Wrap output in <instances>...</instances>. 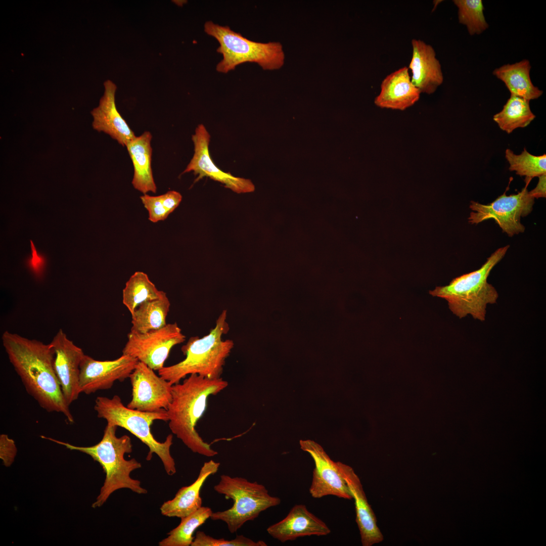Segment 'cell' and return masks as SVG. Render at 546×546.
Returning <instances> with one entry per match:
<instances>
[{
  "mask_svg": "<svg viewBox=\"0 0 546 546\" xmlns=\"http://www.w3.org/2000/svg\"><path fill=\"white\" fill-rule=\"evenodd\" d=\"M10 362L27 392L48 412L62 414L68 422H74L56 375L54 352L51 343L44 344L17 334L5 331L2 337Z\"/></svg>",
  "mask_w": 546,
  "mask_h": 546,
  "instance_id": "1",
  "label": "cell"
},
{
  "mask_svg": "<svg viewBox=\"0 0 546 546\" xmlns=\"http://www.w3.org/2000/svg\"><path fill=\"white\" fill-rule=\"evenodd\" d=\"M529 193L534 199L546 197V173L538 176V181L536 187L529 191Z\"/></svg>",
  "mask_w": 546,
  "mask_h": 546,
  "instance_id": "34",
  "label": "cell"
},
{
  "mask_svg": "<svg viewBox=\"0 0 546 546\" xmlns=\"http://www.w3.org/2000/svg\"><path fill=\"white\" fill-rule=\"evenodd\" d=\"M213 489L225 498L232 499L233 505L226 510L213 512L210 518L224 522L231 533L246 522L254 520L262 512L281 503L280 498L269 494L263 485L243 477L222 474Z\"/></svg>",
  "mask_w": 546,
  "mask_h": 546,
  "instance_id": "8",
  "label": "cell"
},
{
  "mask_svg": "<svg viewBox=\"0 0 546 546\" xmlns=\"http://www.w3.org/2000/svg\"><path fill=\"white\" fill-rule=\"evenodd\" d=\"M17 448L14 441L6 434L0 436V456L6 466H9L14 461Z\"/></svg>",
  "mask_w": 546,
  "mask_h": 546,
  "instance_id": "32",
  "label": "cell"
},
{
  "mask_svg": "<svg viewBox=\"0 0 546 546\" xmlns=\"http://www.w3.org/2000/svg\"><path fill=\"white\" fill-rule=\"evenodd\" d=\"M226 317L227 311L224 310L208 334L202 338L191 337L181 347L186 356L184 360L164 367L158 371V375L172 384L194 374L209 379L221 378L225 359L234 346L233 340L222 339L230 329Z\"/></svg>",
  "mask_w": 546,
  "mask_h": 546,
  "instance_id": "4",
  "label": "cell"
},
{
  "mask_svg": "<svg viewBox=\"0 0 546 546\" xmlns=\"http://www.w3.org/2000/svg\"><path fill=\"white\" fill-rule=\"evenodd\" d=\"M458 9V20L465 25L471 35L480 34L488 28L481 0H454Z\"/></svg>",
  "mask_w": 546,
  "mask_h": 546,
  "instance_id": "28",
  "label": "cell"
},
{
  "mask_svg": "<svg viewBox=\"0 0 546 546\" xmlns=\"http://www.w3.org/2000/svg\"><path fill=\"white\" fill-rule=\"evenodd\" d=\"M140 199L149 214V220L152 222L164 220L179 205L181 195L175 191H169L156 196L144 194Z\"/></svg>",
  "mask_w": 546,
  "mask_h": 546,
  "instance_id": "30",
  "label": "cell"
},
{
  "mask_svg": "<svg viewBox=\"0 0 546 546\" xmlns=\"http://www.w3.org/2000/svg\"><path fill=\"white\" fill-rule=\"evenodd\" d=\"M118 427L107 424L102 439L96 444L90 446H78L61 441L52 438L41 436L57 444L63 445L71 450H77L90 456L102 467L106 474L103 485L96 500L92 505L93 508L100 507L110 495L117 490L126 488L138 494H146L147 490L141 485V482L130 477V473L142 467L141 463L134 458L127 460L124 456L132 451L131 439L127 435L116 436Z\"/></svg>",
  "mask_w": 546,
  "mask_h": 546,
  "instance_id": "3",
  "label": "cell"
},
{
  "mask_svg": "<svg viewBox=\"0 0 546 546\" xmlns=\"http://www.w3.org/2000/svg\"><path fill=\"white\" fill-rule=\"evenodd\" d=\"M170 303L166 293L139 305L131 315L130 331L144 333L159 329L166 324Z\"/></svg>",
  "mask_w": 546,
  "mask_h": 546,
  "instance_id": "24",
  "label": "cell"
},
{
  "mask_svg": "<svg viewBox=\"0 0 546 546\" xmlns=\"http://www.w3.org/2000/svg\"><path fill=\"white\" fill-rule=\"evenodd\" d=\"M375 104L381 108L404 110L414 105L421 94L412 83L405 66L388 75L382 81Z\"/></svg>",
  "mask_w": 546,
  "mask_h": 546,
  "instance_id": "20",
  "label": "cell"
},
{
  "mask_svg": "<svg viewBox=\"0 0 546 546\" xmlns=\"http://www.w3.org/2000/svg\"><path fill=\"white\" fill-rule=\"evenodd\" d=\"M50 343L54 352V370L64 398L70 405L80 394V364L85 354L61 329Z\"/></svg>",
  "mask_w": 546,
  "mask_h": 546,
  "instance_id": "15",
  "label": "cell"
},
{
  "mask_svg": "<svg viewBox=\"0 0 546 546\" xmlns=\"http://www.w3.org/2000/svg\"><path fill=\"white\" fill-rule=\"evenodd\" d=\"M219 466V463L212 460L205 462L193 483L180 488L172 499L161 505L160 508L161 514L169 517L181 518L202 507L201 489L207 479L218 471Z\"/></svg>",
  "mask_w": 546,
  "mask_h": 546,
  "instance_id": "21",
  "label": "cell"
},
{
  "mask_svg": "<svg viewBox=\"0 0 546 546\" xmlns=\"http://www.w3.org/2000/svg\"><path fill=\"white\" fill-rule=\"evenodd\" d=\"M204 31L219 42L217 52L222 56L216 71L226 73L241 64L255 63L264 70L280 68L284 63V53L279 42H258L250 40L228 26L212 21L204 24Z\"/></svg>",
  "mask_w": 546,
  "mask_h": 546,
  "instance_id": "7",
  "label": "cell"
},
{
  "mask_svg": "<svg viewBox=\"0 0 546 546\" xmlns=\"http://www.w3.org/2000/svg\"><path fill=\"white\" fill-rule=\"evenodd\" d=\"M531 179L526 177L525 187L517 194L507 196L505 192L488 204L471 201L469 207L472 211L468 219L469 222L478 224L493 219L510 237L523 233L525 226L521 223V217L531 212L534 203V199L527 189Z\"/></svg>",
  "mask_w": 546,
  "mask_h": 546,
  "instance_id": "9",
  "label": "cell"
},
{
  "mask_svg": "<svg viewBox=\"0 0 546 546\" xmlns=\"http://www.w3.org/2000/svg\"><path fill=\"white\" fill-rule=\"evenodd\" d=\"M263 540L255 541L243 535H237L231 540L215 538L202 531H198L191 546H266Z\"/></svg>",
  "mask_w": 546,
  "mask_h": 546,
  "instance_id": "31",
  "label": "cell"
},
{
  "mask_svg": "<svg viewBox=\"0 0 546 546\" xmlns=\"http://www.w3.org/2000/svg\"><path fill=\"white\" fill-rule=\"evenodd\" d=\"M529 101L511 95L501 111L493 116V119L499 128L508 133L519 127H525L535 118Z\"/></svg>",
  "mask_w": 546,
  "mask_h": 546,
  "instance_id": "25",
  "label": "cell"
},
{
  "mask_svg": "<svg viewBox=\"0 0 546 546\" xmlns=\"http://www.w3.org/2000/svg\"><path fill=\"white\" fill-rule=\"evenodd\" d=\"M509 248L507 245L498 248L479 269L457 277L448 285L437 287L429 293L446 300L450 310L459 318L471 314L474 319L484 321L487 305L495 303L498 296L487 278Z\"/></svg>",
  "mask_w": 546,
  "mask_h": 546,
  "instance_id": "5",
  "label": "cell"
},
{
  "mask_svg": "<svg viewBox=\"0 0 546 546\" xmlns=\"http://www.w3.org/2000/svg\"><path fill=\"white\" fill-rule=\"evenodd\" d=\"M505 157L510 164L509 170L514 171L520 176L531 178L546 173V155L535 156L530 154L525 148L520 155H516L510 149L505 152Z\"/></svg>",
  "mask_w": 546,
  "mask_h": 546,
  "instance_id": "29",
  "label": "cell"
},
{
  "mask_svg": "<svg viewBox=\"0 0 546 546\" xmlns=\"http://www.w3.org/2000/svg\"><path fill=\"white\" fill-rule=\"evenodd\" d=\"M412 56L408 69L412 83L421 93L431 94L443 81L441 64L433 47L420 39L412 40Z\"/></svg>",
  "mask_w": 546,
  "mask_h": 546,
  "instance_id": "19",
  "label": "cell"
},
{
  "mask_svg": "<svg viewBox=\"0 0 546 546\" xmlns=\"http://www.w3.org/2000/svg\"><path fill=\"white\" fill-rule=\"evenodd\" d=\"M30 244L32 251V256L28 259V263L36 273H39L41 271L44 264L45 258L43 256L40 255L37 253L35 245L31 240H30Z\"/></svg>",
  "mask_w": 546,
  "mask_h": 546,
  "instance_id": "33",
  "label": "cell"
},
{
  "mask_svg": "<svg viewBox=\"0 0 546 546\" xmlns=\"http://www.w3.org/2000/svg\"><path fill=\"white\" fill-rule=\"evenodd\" d=\"M185 339L176 323L144 333L130 331L122 354L136 358L154 371H159L164 367L172 347Z\"/></svg>",
  "mask_w": 546,
  "mask_h": 546,
  "instance_id": "10",
  "label": "cell"
},
{
  "mask_svg": "<svg viewBox=\"0 0 546 546\" xmlns=\"http://www.w3.org/2000/svg\"><path fill=\"white\" fill-rule=\"evenodd\" d=\"M165 293L156 288L146 273L137 271L125 284L122 291V302L131 315L139 305L158 298Z\"/></svg>",
  "mask_w": 546,
  "mask_h": 546,
  "instance_id": "26",
  "label": "cell"
},
{
  "mask_svg": "<svg viewBox=\"0 0 546 546\" xmlns=\"http://www.w3.org/2000/svg\"><path fill=\"white\" fill-rule=\"evenodd\" d=\"M336 464L354 500L356 522L362 545L372 546L381 542L383 535L377 525L375 513L368 502L359 478L350 466L340 462H337Z\"/></svg>",
  "mask_w": 546,
  "mask_h": 546,
  "instance_id": "16",
  "label": "cell"
},
{
  "mask_svg": "<svg viewBox=\"0 0 546 546\" xmlns=\"http://www.w3.org/2000/svg\"><path fill=\"white\" fill-rule=\"evenodd\" d=\"M94 410L99 418L105 419L108 425L122 427L139 439L149 448L146 460L149 461L153 453L161 460L166 473L172 476L176 472L175 463L170 453L173 436L169 434L164 442L157 441L151 431L150 427L155 420L168 422L167 411L149 412L129 408L124 405L121 398L114 395L110 398L98 396L95 400Z\"/></svg>",
  "mask_w": 546,
  "mask_h": 546,
  "instance_id": "6",
  "label": "cell"
},
{
  "mask_svg": "<svg viewBox=\"0 0 546 546\" xmlns=\"http://www.w3.org/2000/svg\"><path fill=\"white\" fill-rule=\"evenodd\" d=\"M139 360L123 354L111 360H98L84 354L80 364L79 390L90 394L112 388L116 381L129 378Z\"/></svg>",
  "mask_w": 546,
  "mask_h": 546,
  "instance_id": "12",
  "label": "cell"
},
{
  "mask_svg": "<svg viewBox=\"0 0 546 546\" xmlns=\"http://www.w3.org/2000/svg\"><path fill=\"white\" fill-rule=\"evenodd\" d=\"M152 138L149 131H145L135 136L126 146L134 168L132 185L144 194L148 192L155 193L157 191L151 167Z\"/></svg>",
  "mask_w": 546,
  "mask_h": 546,
  "instance_id": "22",
  "label": "cell"
},
{
  "mask_svg": "<svg viewBox=\"0 0 546 546\" xmlns=\"http://www.w3.org/2000/svg\"><path fill=\"white\" fill-rule=\"evenodd\" d=\"M129 378L132 387L129 408L153 412L167 410L172 399L173 384L145 363L139 361Z\"/></svg>",
  "mask_w": 546,
  "mask_h": 546,
  "instance_id": "11",
  "label": "cell"
},
{
  "mask_svg": "<svg viewBox=\"0 0 546 546\" xmlns=\"http://www.w3.org/2000/svg\"><path fill=\"white\" fill-rule=\"evenodd\" d=\"M530 69L529 60L523 59L496 68L492 73L505 83L511 95L530 101L538 98L543 93L533 84L530 77Z\"/></svg>",
  "mask_w": 546,
  "mask_h": 546,
  "instance_id": "23",
  "label": "cell"
},
{
  "mask_svg": "<svg viewBox=\"0 0 546 546\" xmlns=\"http://www.w3.org/2000/svg\"><path fill=\"white\" fill-rule=\"evenodd\" d=\"M300 448L313 459L315 467L309 487L311 496L320 498L334 495L347 499H352L351 493L334 462L322 446L311 440H300Z\"/></svg>",
  "mask_w": 546,
  "mask_h": 546,
  "instance_id": "14",
  "label": "cell"
},
{
  "mask_svg": "<svg viewBox=\"0 0 546 546\" xmlns=\"http://www.w3.org/2000/svg\"><path fill=\"white\" fill-rule=\"evenodd\" d=\"M104 93L99 105L90 113L93 128L103 132L122 146H126L136 136L117 110L115 103V84L110 80L104 83Z\"/></svg>",
  "mask_w": 546,
  "mask_h": 546,
  "instance_id": "17",
  "label": "cell"
},
{
  "mask_svg": "<svg viewBox=\"0 0 546 546\" xmlns=\"http://www.w3.org/2000/svg\"><path fill=\"white\" fill-rule=\"evenodd\" d=\"M212 513L210 508L202 506L192 514L180 518L179 524L168 533V536L159 542V545H191L195 531L210 518Z\"/></svg>",
  "mask_w": 546,
  "mask_h": 546,
  "instance_id": "27",
  "label": "cell"
},
{
  "mask_svg": "<svg viewBox=\"0 0 546 546\" xmlns=\"http://www.w3.org/2000/svg\"><path fill=\"white\" fill-rule=\"evenodd\" d=\"M266 530L282 542L306 536H325L331 532L327 524L303 504L295 505L283 519L269 526Z\"/></svg>",
  "mask_w": 546,
  "mask_h": 546,
  "instance_id": "18",
  "label": "cell"
},
{
  "mask_svg": "<svg viewBox=\"0 0 546 546\" xmlns=\"http://www.w3.org/2000/svg\"><path fill=\"white\" fill-rule=\"evenodd\" d=\"M228 383L221 377L209 379L191 374L182 383L173 384L172 399L166 411L172 434L194 453L212 457L218 452L205 442L195 426L204 413L209 396L224 389Z\"/></svg>",
  "mask_w": 546,
  "mask_h": 546,
  "instance_id": "2",
  "label": "cell"
},
{
  "mask_svg": "<svg viewBox=\"0 0 546 546\" xmlns=\"http://www.w3.org/2000/svg\"><path fill=\"white\" fill-rule=\"evenodd\" d=\"M192 140L194 146V153L181 174L193 172L197 175L195 182L204 177H208L239 194L254 191L255 186L251 180L234 176L230 173L222 171L215 165L209 152L210 135L203 124L198 125Z\"/></svg>",
  "mask_w": 546,
  "mask_h": 546,
  "instance_id": "13",
  "label": "cell"
}]
</instances>
